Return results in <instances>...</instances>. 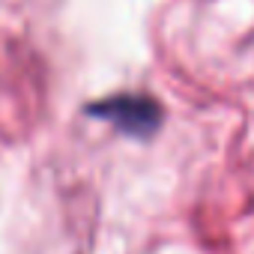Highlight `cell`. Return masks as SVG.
Segmentation results:
<instances>
[{
    "mask_svg": "<svg viewBox=\"0 0 254 254\" xmlns=\"http://www.w3.org/2000/svg\"><path fill=\"white\" fill-rule=\"evenodd\" d=\"M87 111L93 117L108 120L111 126H117L126 135H153L162 126V105L153 96H144V93L111 96V99L93 102Z\"/></svg>",
    "mask_w": 254,
    "mask_h": 254,
    "instance_id": "6da1fadb",
    "label": "cell"
}]
</instances>
